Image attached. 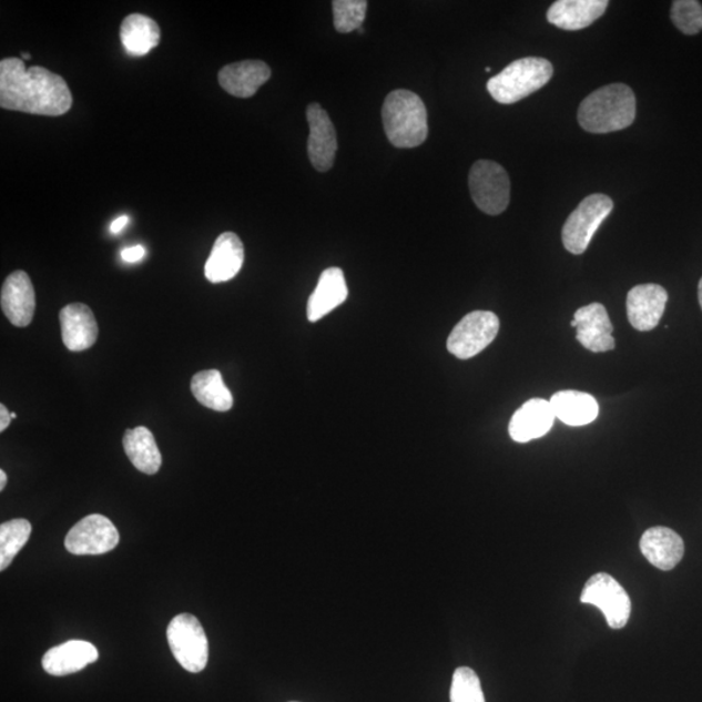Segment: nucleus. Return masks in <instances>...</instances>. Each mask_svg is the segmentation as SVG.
<instances>
[{
	"instance_id": "obj_1",
	"label": "nucleus",
	"mask_w": 702,
	"mask_h": 702,
	"mask_svg": "<svg viewBox=\"0 0 702 702\" xmlns=\"http://www.w3.org/2000/svg\"><path fill=\"white\" fill-rule=\"evenodd\" d=\"M72 93L62 75L24 60L0 62V108L42 116H62L72 108Z\"/></svg>"
},
{
	"instance_id": "obj_2",
	"label": "nucleus",
	"mask_w": 702,
	"mask_h": 702,
	"mask_svg": "<svg viewBox=\"0 0 702 702\" xmlns=\"http://www.w3.org/2000/svg\"><path fill=\"white\" fill-rule=\"evenodd\" d=\"M635 118V94L624 84H611L596 90L581 102L578 111L580 126L596 134L623 131Z\"/></svg>"
},
{
	"instance_id": "obj_3",
	"label": "nucleus",
	"mask_w": 702,
	"mask_h": 702,
	"mask_svg": "<svg viewBox=\"0 0 702 702\" xmlns=\"http://www.w3.org/2000/svg\"><path fill=\"white\" fill-rule=\"evenodd\" d=\"M385 134L398 149L418 147L428 138V115L425 102L410 90L398 89L385 98L383 110Z\"/></svg>"
},
{
	"instance_id": "obj_4",
	"label": "nucleus",
	"mask_w": 702,
	"mask_h": 702,
	"mask_svg": "<svg viewBox=\"0 0 702 702\" xmlns=\"http://www.w3.org/2000/svg\"><path fill=\"white\" fill-rule=\"evenodd\" d=\"M553 78V65L547 59L523 58L516 60L495 78L487 89L494 100L502 104H512L538 92Z\"/></svg>"
},
{
	"instance_id": "obj_5",
	"label": "nucleus",
	"mask_w": 702,
	"mask_h": 702,
	"mask_svg": "<svg viewBox=\"0 0 702 702\" xmlns=\"http://www.w3.org/2000/svg\"><path fill=\"white\" fill-rule=\"evenodd\" d=\"M167 639L172 654L189 673L199 674L206 669L208 641L199 618L186 613L173 618Z\"/></svg>"
},
{
	"instance_id": "obj_6",
	"label": "nucleus",
	"mask_w": 702,
	"mask_h": 702,
	"mask_svg": "<svg viewBox=\"0 0 702 702\" xmlns=\"http://www.w3.org/2000/svg\"><path fill=\"white\" fill-rule=\"evenodd\" d=\"M613 208V201L606 194H592L581 201L563 225L562 241L566 251L576 255L583 254L590 246L596 231Z\"/></svg>"
},
{
	"instance_id": "obj_7",
	"label": "nucleus",
	"mask_w": 702,
	"mask_h": 702,
	"mask_svg": "<svg viewBox=\"0 0 702 702\" xmlns=\"http://www.w3.org/2000/svg\"><path fill=\"white\" fill-rule=\"evenodd\" d=\"M468 186L475 205L488 215H500L509 206L510 180L501 164L492 161L475 162Z\"/></svg>"
},
{
	"instance_id": "obj_8",
	"label": "nucleus",
	"mask_w": 702,
	"mask_h": 702,
	"mask_svg": "<svg viewBox=\"0 0 702 702\" xmlns=\"http://www.w3.org/2000/svg\"><path fill=\"white\" fill-rule=\"evenodd\" d=\"M580 601L598 607L610 629L621 630L629 623L632 609L630 596L609 573H596L588 579Z\"/></svg>"
},
{
	"instance_id": "obj_9",
	"label": "nucleus",
	"mask_w": 702,
	"mask_h": 702,
	"mask_svg": "<svg viewBox=\"0 0 702 702\" xmlns=\"http://www.w3.org/2000/svg\"><path fill=\"white\" fill-rule=\"evenodd\" d=\"M500 321L492 312H474L460 321L448 338V350L458 359H470L486 349L498 335Z\"/></svg>"
},
{
	"instance_id": "obj_10",
	"label": "nucleus",
	"mask_w": 702,
	"mask_h": 702,
	"mask_svg": "<svg viewBox=\"0 0 702 702\" xmlns=\"http://www.w3.org/2000/svg\"><path fill=\"white\" fill-rule=\"evenodd\" d=\"M119 541L115 525L109 518L93 515L71 528L65 538V548L75 556H96L111 552Z\"/></svg>"
},
{
	"instance_id": "obj_11",
	"label": "nucleus",
	"mask_w": 702,
	"mask_h": 702,
	"mask_svg": "<svg viewBox=\"0 0 702 702\" xmlns=\"http://www.w3.org/2000/svg\"><path fill=\"white\" fill-rule=\"evenodd\" d=\"M309 135L307 154L318 172L334 167L338 143L334 123L319 103H312L306 110Z\"/></svg>"
},
{
	"instance_id": "obj_12",
	"label": "nucleus",
	"mask_w": 702,
	"mask_h": 702,
	"mask_svg": "<svg viewBox=\"0 0 702 702\" xmlns=\"http://www.w3.org/2000/svg\"><path fill=\"white\" fill-rule=\"evenodd\" d=\"M573 321L577 323V339L587 350L606 353L614 349L613 324L601 304L580 307Z\"/></svg>"
},
{
	"instance_id": "obj_13",
	"label": "nucleus",
	"mask_w": 702,
	"mask_h": 702,
	"mask_svg": "<svg viewBox=\"0 0 702 702\" xmlns=\"http://www.w3.org/2000/svg\"><path fill=\"white\" fill-rule=\"evenodd\" d=\"M0 304L7 319L19 328L28 327L35 312V292L24 271L13 272L2 286Z\"/></svg>"
},
{
	"instance_id": "obj_14",
	"label": "nucleus",
	"mask_w": 702,
	"mask_h": 702,
	"mask_svg": "<svg viewBox=\"0 0 702 702\" xmlns=\"http://www.w3.org/2000/svg\"><path fill=\"white\" fill-rule=\"evenodd\" d=\"M668 304V292L657 284L638 285L629 292L628 316L631 326L640 332L659 326Z\"/></svg>"
},
{
	"instance_id": "obj_15",
	"label": "nucleus",
	"mask_w": 702,
	"mask_h": 702,
	"mask_svg": "<svg viewBox=\"0 0 702 702\" xmlns=\"http://www.w3.org/2000/svg\"><path fill=\"white\" fill-rule=\"evenodd\" d=\"M555 419L553 407L547 399L532 398L512 415L510 437L520 444L540 439L552 429Z\"/></svg>"
},
{
	"instance_id": "obj_16",
	"label": "nucleus",
	"mask_w": 702,
	"mask_h": 702,
	"mask_svg": "<svg viewBox=\"0 0 702 702\" xmlns=\"http://www.w3.org/2000/svg\"><path fill=\"white\" fill-rule=\"evenodd\" d=\"M245 261L243 241L236 233L225 232L217 237L205 266L208 282L218 284L236 277Z\"/></svg>"
},
{
	"instance_id": "obj_17",
	"label": "nucleus",
	"mask_w": 702,
	"mask_h": 702,
	"mask_svg": "<svg viewBox=\"0 0 702 702\" xmlns=\"http://www.w3.org/2000/svg\"><path fill=\"white\" fill-rule=\"evenodd\" d=\"M62 338L68 350L84 352L98 338V324L92 308L84 304H72L59 314Z\"/></svg>"
},
{
	"instance_id": "obj_18",
	"label": "nucleus",
	"mask_w": 702,
	"mask_h": 702,
	"mask_svg": "<svg viewBox=\"0 0 702 702\" xmlns=\"http://www.w3.org/2000/svg\"><path fill=\"white\" fill-rule=\"evenodd\" d=\"M641 553L654 568L670 571L682 561L684 542L681 536L668 527H653L641 536Z\"/></svg>"
},
{
	"instance_id": "obj_19",
	"label": "nucleus",
	"mask_w": 702,
	"mask_h": 702,
	"mask_svg": "<svg viewBox=\"0 0 702 702\" xmlns=\"http://www.w3.org/2000/svg\"><path fill=\"white\" fill-rule=\"evenodd\" d=\"M100 659L98 649L88 641L71 640L51 648L43 655L42 667L52 676H65L79 673L90 663Z\"/></svg>"
},
{
	"instance_id": "obj_20",
	"label": "nucleus",
	"mask_w": 702,
	"mask_h": 702,
	"mask_svg": "<svg viewBox=\"0 0 702 702\" xmlns=\"http://www.w3.org/2000/svg\"><path fill=\"white\" fill-rule=\"evenodd\" d=\"M269 78L271 68L262 60H244L222 68L218 84L233 96L251 98Z\"/></svg>"
},
{
	"instance_id": "obj_21",
	"label": "nucleus",
	"mask_w": 702,
	"mask_h": 702,
	"mask_svg": "<svg viewBox=\"0 0 702 702\" xmlns=\"http://www.w3.org/2000/svg\"><path fill=\"white\" fill-rule=\"evenodd\" d=\"M349 296L343 269L332 267L323 272L318 285L307 302V318L315 323L343 305Z\"/></svg>"
},
{
	"instance_id": "obj_22",
	"label": "nucleus",
	"mask_w": 702,
	"mask_h": 702,
	"mask_svg": "<svg viewBox=\"0 0 702 702\" xmlns=\"http://www.w3.org/2000/svg\"><path fill=\"white\" fill-rule=\"evenodd\" d=\"M607 0H558L550 6V24L563 30H580L593 24L608 9Z\"/></svg>"
},
{
	"instance_id": "obj_23",
	"label": "nucleus",
	"mask_w": 702,
	"mask_h": 702,
	"mask_svg": "<svg viewBox=\"0 0 702 702\" xmlns=\"http://www.w3.org/2000/svg\"><path fill=\"white\" fill-rule=\"evenodd\" d=\"M556 418L571 427L590 425L599 417L600 407L596 398L584 391L561 390L550 398Z\"/></svg>"
},
{
	"instance_id": "obj_24",
	"label": "nucleus",
	"mask_w": 702,
	"mask_h": 702,
	"mask_svg": "<svg viewBox=\"0 0 702 702\" xmlns=\"http://www.w3.org/2000/svg\"><path fill=\"white\" fill-rule=\"evenodd\" d=\"M120 40L130 54L134 57L147 55L161 42V28L157 22L146 14L132 13L120 27Z\"/></svg>"
},
{
	"instance_id": "obj_25",
	"label": "nucleus",
	"mask_w": 702,
	"mask_h": 702,
	"mask_svg": "<svg viewBox=\"0 0 702 702\" xmlns=\"http://www.w3.org/2000/svg\"><path fill=\"white\" fill-rule=\"evenodd\" d=\"M123 447L132 465L143 474L154 475L162 466V452L146 427L126 429Z\"/></svg>"
},
{
	"instance_id": "obj_26",
	"label": "nucleus",
	"mask_w": 702,
	"mask_h": 702,
	"mask_svg": "<svg viewBox=\"0 0 702 702\" xmlns=\"http://www.w3.org/2000/svg\"><path fill=\"white\" fill-rule=\"evenodd\" d=\"M192 394L197 401L211 410L225 413L232 409L233 396L226 387L221 372L206 369L193 376Z\"/></svg>"
},
{
	"instance_id": "obj_27",
	"label": "nucleus",
	"mask_w": 702,
	"mask_h": 702,
	"mask_svg": "<svg viewBox=\"0 0 702 702\" xmlns=\"http://www.w3.org/2000/svg\"><path fill=\"white\" fill-rule=\"evenodd\" d=\"M32 533V525L27 519H12L0 526V571L12 563Z\"/></svg>"
},
{
	"instance_id": "obj_28",
	"label": "nucleus",
	"mask_w": 702,
	"mask_h": 702,
	"mask_svg": "<svg viewBox=\"0 0 702 702\" xmlns=\"http://www.w3.org/2000/svg\"><path fill=\"white\" fill-rule=\"evenodd\" d=\"M367 7L366 0H335L332 2L337 32L350 33L354 30H359L366 19Z\"/></svg>"
},
{
	"instance_id": "obj_29",
	"label": "nucleus",
	"mask_w": 702,
	"mask_h": 702,
	"mask_svg": "<svg viewBox=\"0 0 702 702\" xmlns=\"http://www.w3.org/2000/svg\"><path fill=\"white\" fill-rule=\"evenodd\" d=\"M450 702H486L480 679L470 668H458L452 674Z\"/></svg>"
},
{
	"instance_id": "obj_30",
	"label": "nucleus",
	"mask_w": 702,
	"mask_h": 702,
	"mask_svg": "<svg viewBox=\"0 0 702 702\" xmlns=\"http://www.w3.org/2000/svg\"><path fill=\"white\" fill-rule=\"evenodd\" d=\"M671 20L686 35H694L702 30V6L696 0H676L671 7Z\"/></svg>"
},
{
	"instance_id": "obj_31",
	"label": "nucleus",
	"mask_w": 702,
	"mask_h": 702,
	"mask_svg": "<svg viewBox=\"0 0 702 702\" xmlns=\"http://www.w3.org/2000/svg\"><path fill=\"white\" fill-rule=\"evenodd\" d=\"M145 247L138 245L124 248V251L120 255H122V260L126 263H138L143 260V256H145Z\"/></svg>"
},
{
	"instance_id": "obj_32",
	"label": "nucleus",
	"mask_w": 702,
	"mask_h": 702,
	"mask_svg": "<svg viewBox=\"0 0 702 702\" xmlns=\"http://www.w3.org/2000/svg\"><path fill=\"white\" fill-rule=\"evenodd\" d=\"M11 419V414L7 410V407L3 404L0 405V433L6 431V428L10 426Z\"/></svg>"
},
{
	"instance_id": "obj_33",
	"label": "nucleus",
	"mask_w": 702,
	"mask_h": 702,
	"mask_svg": "<svg viewBox=\"0 0 702 702\" xmlns=\"http://www.w3.org/2000/svg\"><path fill=\"white\" fill-rule=\"evenodd\" d=\"M130 223V216L123 215L116 218V221H113L111 226H110V231L113 234L120 233L122 232L126 224Z\"/></svg>"
},
{
	"instance_id": "obj_34",
	"label": "nucleus",
	"mask_w": 702,
	"mask_h": 702,
	"mask_svg": "<svg viewBox=\"0 0 702 702\" xmlns=\"http://www.w3.org/2000/svg\"><path fill=\"white\" fill-rule=\"evenodd\" d=\"M7 485V474L2 470L0 471V490H3Z\"/></svg>"
},
{
	"instance_id": "obj_35",
	"label": "nucleus",
	"mask_w": 702,
	"mask_h": 702,
	"mask_svg": "<svg viewBox=\"0 0 702 702\" xmlns=\"http://www.w3.org/2000/svg\"><path fill=\"white\" fill-rule=\"evenodd\" d=\"M699 302H700V306L702 308V277L699 284Z\"/></svg>"
},
{
	"instance_id": "obj_36",
	"label": "nucleus",
	"mask_w": 702,
	"mask_h": 702,
	"mask_svg": "<svg viewBox=\"0 0 702 702\" xmlns=\"http://www.w3.org/2000/svg\"><path fill=\"white\" fill-rule=\"evenodd\" d=\"M22 59L29 60V59H30V55H29V54H27V52H22Z\"/></svg>"
},
{
	"instance_id": "obj_37",
	"label": "nucleus",
	"mask_w": 702,
	"mask_h": 702,
	"mask_svg": "<svg viewBox=\"0 0 702 702\" xmlns=\"http://www.w3.org/2000/svg\"><path fill=\"white\" fill-rule=\"evenodd\" d=\"M293 702H296V701H293Z\"/></svg>"
}]
</instances>
